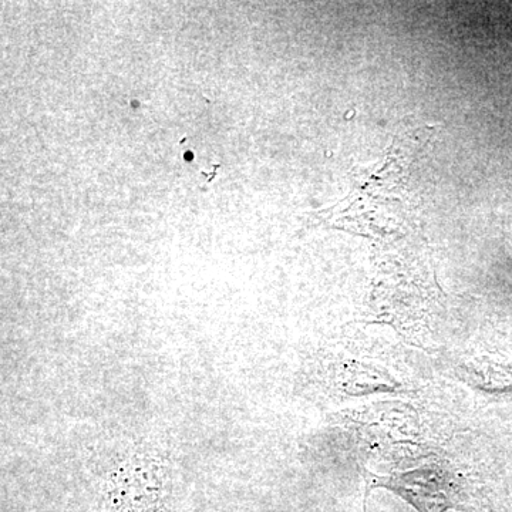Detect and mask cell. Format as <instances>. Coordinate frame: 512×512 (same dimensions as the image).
Instances as JSON below:
<instances>
[{
  "label": "cell",
  "mask_w": 512,
  "mask_h": 512,
  "mask_svg": "<svg viewBox=\"0 0 512 512\" xmlns=\"http://www.w3.org/2000/svg\"><path fill=\"white\" fill-rule=\"evenodd\" d=\"M365 477L369 490L386 488L419 512H487L463 478L441 466L420 467L390 477L366 473Z\"/></svg>",
  "instance_id": "obj_1"
}]
</instances>
